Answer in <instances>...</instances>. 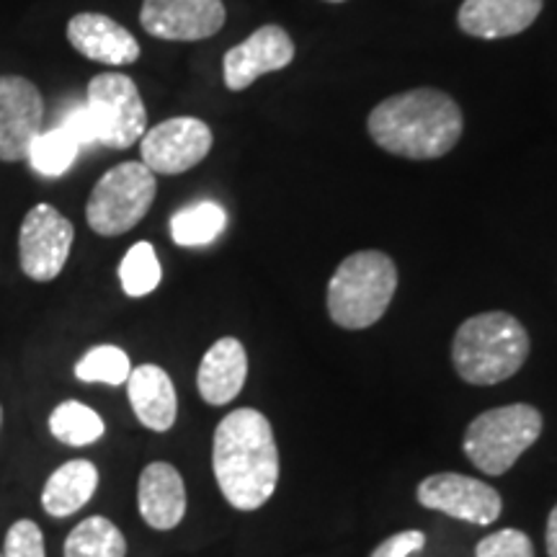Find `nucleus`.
Instances as JSON below:
<instances>
[{
	"label": "nucleus",
	"instance_id": "obj_30",
	"mask_svg": "<svg viewBox=\"0 0 557 557\" xmlns=\"http://www.w3.org/2000/svg\"><path fill=\"white\" fill-rule=\"evenodd\" d=\"M545 542H547V555L549 557H557V506L553 508V511H549Z\"/></svg>",
	"mask_w": 557,
	"mask_h": 557
},
{
	"label": "nucleus",
	"instance_id": "obj_29",
	"mask_svg": "<svg viewBox=\"0 0 557 557\" xmlns=\"http://www.w3.org/2000/svg\"><path fill=\"white\" fill-rule=\"evenodd\" d=\"M423 545H426V534L418 532V529H408V532L387 537L382 545L374 547V553L369 557H413Z\"/></svg>",
	"mask_w": 557,
	"mask_h": 557
},
{
	"label": "nucleus",
	"instance_id": "obj_10",
	"mask_svg": "<svg viewBox=\"0 0 557 557\" xmlns=\"http://www.w3.org/2000/svg\"><path fill=\"white\" fill-rule=\"evenodd\" d=\"M418 504L431 511L447 513L451 519L470 521V524L487 527L504 511V500L493 485L478 478L459 475V472H436L421 480L416 491Z\"/></svg>",
	"mask_w": 557,
	"mask_h": 557
},
{
	"label": "nucleus",
	"instance_id": "obj_21",
	"mask_svg": "<svg viewBox=\"0 0 557 557\" xmlns=\"http://www.w3.org/2000/svg\"><path fill=\"white\" fill-rule=\"evenodd\" d=\"M127 540L107 517L83 519L65 540V557H124Z\"/></svg>",
	"mask_w": 557,
	"mask_h": 557
},
{
	"label": "nucleus",
	"instance_id": "obj_32",
	"mask_svg": "<svg viewBox=\"0 0 557 557\" xmlns=\"http://www.w3.org/2000/svg\"><path fill=\"white\" fill-rule=\"evenodd\" d=\"M0 426H3V408H0Z\"/></svg>",
	"mask_w": 557,
	"mask_h": 557
},
{
	"label": "nucleus",
	"instance_id": "obj_28",
	"mask_svg": "<svg viewBox=\"0 0 557 557\" xmlns=\"http://www.w3.org/2000/svg\"><path fill=\"white\" fill-rule=\"evenodd\" d=\"M60 127L65 129L67 135L81 145V148L99 145V132H96V122H94V116H90V111L86 109V103H83V107L70 109Z\"/></svg>",
	"mask_w": 557,
	"mask_h": 557
},
{
	"label": "nucleus",
	"instance_id": "obj_7",
	"mask_svg": "<svg viewBox=\"0 0 557 557\" xmlns=\"http://www.w3.org/2000/svg\"><path fill=\"white\" fill-rule=\"evenodd\" d=\"M90 111L99 132V145L111 150H127L139 143L148 127V109L137 83L122 73H101L86 90Z\"/></svg>",
	"mask_w": 557,
	"mask_h": 557
},
{
	"label": "nucleus",
	"instance_id": "obj_15",
	"mask_svg": "<svg viewBox=\"0 0 557 557\" xmlns=\"http://www.w3.org/2000/svg\"><path fill=\"white\" fill-rule=\"evenodd\" d=\"M67 41L83 58L103 65H132L139 58V45L132 32L103 13H78L70 18Z\"/></svg>",
	"mask_w": 557,
	"mask_h": 557
},
{
	"label": "nucleus",
	"instance_id": "obj_16",
	"mask_svg": "<svg viewBox=\"0 0 557 557\" xmlns=\"http://www.w3.org/2000/svg\"><path fill=\"white\" fill-rule=\"evenodd\" d=\"M137 506L145 524L169 532L186 517V485L181 472L169 462H150L137 485Z\"/></svg>",
	"mask_w": 557,
	"mask_h": 557
},
{
	"label": "nucleus",
	"instance_id": "obj_13",
	"mask_svg": "<svg viewBox=\"0 0 557 557\" xmlns=\"http://www.w3.org/2000/svg\"><path fill=\"white\" fill-rule=\"evenodd\" d=\"M295 60V41L282 26L267 24L256 29L246 41L227 50L222 60L225 86L230 90H246L261 75L276 73Z\"/></svg>",
	"mask_w": 557,
	"mask_h": 557
},
{
	"label": "nucleus",
	"instance_id": "obj_3",
	"mask_svg": "<svg viewBox=\"0 0 557 557\" xmlns=\"http://www.w3.org/2000/svg\"><path fill=\"white\" fill-rule=\"evenodd\" d=\"M529 357V333L517 318L493 310L472 315L451 341V364L465 382L498 385L519 372Z\"/></svg>",
	"mask_w": 557,
	"mask_h": 557
},
{
	"label": "nucleus",
	"instance_id": "obj_18",
	"mask_svg": "<svg viewBox=\"0 0 557 557\" xmlns=\"http://www.w3.org/2000/svg\"><path fill=\"white\" fill-rule=\"evenodd\" d=\"M127 395L137 421L145 429L158 431V434L173 429L178 416V398L173 380L165 369H160L158 364H143L132 369L127 380Z\"/></svg>",
	"mask_w": 557,
	"mask_h": 557
},
{
	"label": "nucleus",
	"instance_id": "obj_20",
	"mask_svg": "<svg viewBox=\"0 0 557 557\" xmlns=\"http://www.w3.org/2000/svg\"><path fill=\"white\" fill-rule=\"evenodd\" d=\"M227 225V212L218 201H197L178 209L171 218V238L181 248L209 246L222 235Z\"/></svg>",
	"mask_w": 557,
	"mask_h": 557
},
{
	"label": "nucleus",
	"instance_id": "obj_14",
	"mask_svg": "<svg viewBox=\"0 0 557 557\" xmlns=\"http://www.w3.org/2000/svg\"><path fill=\"white\" fill-rule=\"evenodd\" d=\"M542 5L545 0H465L457 24L475 39L517 37L537 21Z\"/></svg>",
	"mask_w": 557,
	"mask_h": 557
},
{
	"label": "nucleus",
	"instance_id": "obj_5",
	"mask_svg": "<svg viewBox=\"0 0 557 557\" xmlns=\"http://www.w3.org/2000/svg\"><path fill=\"white\" fill-rule=\"evenodd\" d=\"M542 413L527 403L491 408L465 431L462 449L485 475H506L517 459L542 436Z\"/></svg>",
	"mask_w": 557,
	"mask_h": 557
},
{
	"label": "nucleus",
	"instance_id": "obj_8",
	"mask_svg": "<svg viewBox=\"0 0 557 557\" xmlns=\"http://www.w3.org/2000/svg\"><path fill=\"white\" fill-rule=\"evenodd\" d=\"M73 222L52 205L29 209L18 230V263L21 271L34 282H52L65 269L70 248H73Z\"/></svg>",
	"mask_w": 557,
	"mask_h": 557
},
{
	"label": "nucleus",
	"instance_id": "obj_24",
	"mask_svg": "<svg viewBox=\"0 0 557 557\" xmlns=\"http://www.w3.org/2000/svg\"><path fill=\"white\" fill-rule=\"evenodd\" d=\"M132 374V361L127 351L120 346H94L90 351L83 354V359L75 364V377L81 382H103V385L120 387L127 385Z\"/></svg>",
	"mask_w": 557,
	"mask_h": 557
},
{
	"label": "nucleus",
	"instance_id": "obj_31",
	"mask_svg": "<svg viewBox=\"0 0 557 557\" xmlns=\"http://www.w3.org/2000/svg\"><path fill=\"white\" fill-rule=\"evenodd\" d=\"M325 3H346V0H325Z\"/></svg>",
	"mask_w": 557,
	"mask_h": 557
},
{
	"label": "nucleus",
	"instance_id": "obj_1",
	"mask_svg": "<svg viewBox=\"0 0 557 557\" xmlns=\"http://www.w3.org/2000/svg\"><path fill=\"white\" fill-rule=\"evenodd\" d=\"M212 468L222 496L238 511H256L274 496L278 449L261 410L238 408L222 418L212 442Z\"/></svg>",
	"mask_w": 557,
	"mask_h": 557
},
{
	"label": "nucleus",
	"instance_id": "obj_12",
	"mask_svg": "<svg viewBox=\"0 0 557 557\" xmlns=\"http://www.w3.org/2000/svg\"><path fill=\"white\" fill-rule=\"evenodd\" d=\"M222 0H145L139 24L156 39L201 41L225 26Z\"/></svg>",
	"mask_w": 557,
	"mask_h": 557
},
{
	"label": "nucleus",
	"instance_id": "obj_23",
	"mask_svg": "<svg viewBox=\"0 0 557 557\" xmlns=\"http://www.w3.org/2000/svg\"><path fill=\"white\" fill-rule=\"evenodd\" d=\"M81 145L67 135L62 127H54L50 132H39L37 139L29 148V163L32 169L47 178H60L62 173L73 169L75 158H78Z\"/></svg>",
	"mask_w": 557,
	"mask_h": 557
},
{
	"label": "nucleus",
	"instance_id": "obj_11",
	"mask_svg": "<svg viewBox=\"0 0 557 557\" xmlns=\"http://www.w3.org/2000/svg\"><path fill=\"white\" fill-rule=\"evenodd\" d=\"M45 101L39 88L21 75L0 78V160L18 163L29 158L32 143L41 132Z\"/></svg>",
	"mask_w": 557,
	"mask_h": 557
},
{
	"label": "nucleus",
	"instance_id": "obj_19",
	"mask_svg": "<svg viewBox=\"0 0 557 557\" xmlns=\"http://www.w3.org/2000/svg\"><path fill=\"white\" fill-rule=\"evenodd\" d=\"M99 487V470L88 459H70L47 480L41 491V508L54 519L73 517L94 498Z\"/></svg>",
	"mask_w": 557,
	"mask_h": 557
},
{
	"label": "nucleus",
	"instance_id": "obj_22",
	"mask_svg": "<svg viewBox=\"0 0 557 557\" xmlns=\"http://www.w3.org/2000/svg\"><path fill=\"white\" fill-rule=\"evenodd\" d=\"M50 431L67 447H88L103 436V418L81 400H65L52 410Z\"/></svg>",
	"mask_w": 557,
	"mask_h": 557
},
{
	"label": "nucleus",
	"instance_id": "obj_26",
	"mask_svg": "<svg viewBox=\"0 0 557 557\" xmlns=\"http://www.w3.org/2000/svg\"><path fill=\"white\" fill-rule=\"evenodd\" d=\"M478 557H534V545L519 529H500L478 542Z\"/></svg>",
	"mask_w": 557,
	"mask_h": 557
},
{
	"label": "nucleus",
	"instance_id": "obj_33",
	"mask_svg": "<svg viewBox=\"0 0 557 557\" xmlns=\"http://www.w3.org/2000/svg\"><path fill=\"white\" fill-rule=\"evenodd\" d=\"M0 557H3V555H0Z\"/></svg>",
	"mask_w": 557,
	"mask_h": 557
},
{
	"label": "nucleus",
	"instance_id": "obj_2",
	"mask_svg": "<svg viewBox=\"0 0 557 557\" xmlns=\"http://www.w3.org/2000/svg\"><path fill=\"white\" fill-rule=\"evenodd\" d=\"M369 137L389 156L408 160L444 158L462 137V109L449 94L416 88L389 96L367 120Z\"/></svg>",
	"mask_w": 557,
	"mask_h": 557
},
{
	"label": "nucleus",
	"instance_id": "obj_4",
	"mask_svg": "<svg viewBox=\"0 0 557 557\" xmlns=\"http://www.w3.org/2000/svg\"><path fill=\"white\" fill-rule=\"evenodd\" d=\"M398 289V267L382 250L341 261L329 284V315L346 331H364L385 315Z\"/></svg>",
	"mask_w": 557,
	"mask_h": 557
},
{
	"label": "nucleus",
	"instance_id": "obj_27",
	"mask_svg": "<svg viewBox=\"0 0 557 557\" xmlns=\"http://www.w3.org/2000/svg\"><path fill=\"white\" fill-rule=\"evenodd\" d=\"M3 557H47L45 534L32 519H18L5 534Z\"/></svg>",
	"mask_w": 557,
	"mask_h": 557
},
{
	"label": "nucleus",
	"instance_id": "obj_25",
	"mask_svg": "<svg viewBox=\"0 0 557 557\" xmlns=\"http://www.w3.org/2000/svg\"><path fill=\"white\" fill-rule=\"evenodd\" d=\"M160 278H163V269H160L156 248L148 240H139L127 250L120 263V282L124 295L129 297H145L158 289Z\"/></svg>",
	"mask_w": 557,
	"mask_h": 557
},
{
	"label": "nucleus",
	"instance_id": "obj_9",
	"mask_svg": "<svg viewBox=\"0 0 557 557\" xmlns=\"http://www.w3.org/2000/svg\"><path fill=\"white\" fill-rule=\"evenodd\" d=\"M212 129L197 116H173L156 124L139 139L143 163L152 173L163 176H178L191 171L212 150Z\"/></svg>",
	"mask_w": 557,
	"mask_h": 557
},
{
	"label": "nucleus",
	"instance_id": "obj_17",
	"mask_svg": "<svg viewBox=\"0 0 557 557\" xmlns=\"http://www.w3.org/2000/svg\"><path fill=\"white\" fill-rule=\"evenodd\" d=\"M248 377V354L238 338L225 336L207 348L197 372L199 395L209 406H227L240 395Z\"/></svg>",
	"mask_w": 557,
	"mask_h": 557
},
{
	"label": "nucleus",
	"instance_id": "obj_6",
	"mask_svg": "<svg viewBox=\"0 0 557 557\" xmlns=\"http://www.w3.org/2000/svg\"><path fill=\"white\" fill-rule=\"evenodd\" d=\"M156 191V173L145 163L127 160L114 165L103 173L88 197L86 220L90 230L107 238L129 233L150 212Z\"/></svg>",
	"mask_w": 557,
	"mask_h": 557
}]
</instances>
